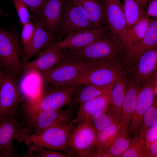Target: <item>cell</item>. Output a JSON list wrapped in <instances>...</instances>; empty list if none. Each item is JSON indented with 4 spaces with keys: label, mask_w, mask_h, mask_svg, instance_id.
Instances as JSON below:
<instances>
[{
    "label": "cell",
    "mask_w": 157,
    "mask_h": 157,
    "mask_svg": "<svg viewBox=\"0 0 157 157\" xmlns=\"http://www.w3.org/2000/svg\"><path fill=\"white\" fill-rule=\"evenodd\" d=\"M67 51L69 55L94 62L126 63L123 46L110 31L86 47Z\"/></svg>",
    "instance_id": "obj_1"
},
{
    "label": "cell",
    "mask_w": 157,
    "mask_h": 157,
    "mask_svg": "<svg viewBox=\"0 0 157 157\" xmlns=\"http://www.w3.org/2000/svg\"><path fill=\"white\" fill-rule=\"evenodd\" d=\"M50 85L42 91L36 99L28 103L26 107L28 119L43 111L61 109L72 102L79 85Z\"/></svg>",
    "instance_id": "obj_2"
},
{
    "label": "cell",
    "mask_w": 157,
    "mask_h": 157,
    "mask_svg": "<svg viewBox=\"0 0 157 157\" xmlns=\"http://www.w3.org/2000/svg\"><path fill=\"white\" fill-rule=\"evenodd\" d=\"M75 125L73 120L69 123L54 126L39 133L28 134L21 132L17 135L15 140L19 143L24 142L28 145L35 144L45 148L65 151L69 154V138Z\"/></svg>",
    "instance_id": "obj_3"
},
{
    "label": "cell",
    "mask_w": 157,
    "mask_h": 157,
    "mask_svg": "<svg viewBox=\"0 0 157 157\" xmlns=\"http://www.w3.org/2000/svg\"><path fill=\"white\" fill-rule=\"evenodd\" d=\"M92 62L68 54L50 70L39 76L42 81L47 85H72Z\"/></svg>",
    "instance_id": "obj_4"
},
{
    "label": "cell",
    "mask_w": 157,
    "mask_h": 157,
    "mask_svg": "<svg viewBox=\"0 0 157 157\" xmlns=\"http://www.w3.org/2000/svg\"><path fill=\"white\" fill-rule=\"evenodd\" d=\"M126 63H108L92 62L72 85L83 84L103 86L123 77L129 72Z\"/></svg>",
    "instance_id": "obj_5"
},
{
    "label": "cell",
    "mask_w": 157,
    "mask_h": 157,
    "mask_svg": "<svg viewBox=\"0 0 157 157\" xmlns=\"http://www.w3.org/2000/svg\"><path fill=\"white\" fill-rule=\"evenodd\" d=\"M20 37L15 29L0 27V64L15 75L22 69Z\"/></svg>",
    "instance_id": "obj_6"
},
{
    "label": "cell",
    "mask_w": 157,
    "mask_h": 157,
    "mask_svg": "<svg viewBox=\"0 0 157 157\" xmlns=\"http://www.w3.org/2000/svg\"><path fill=\"white\" fill-rule=\"evenodd\" d=\"M71 133L68 141L70 153L78 157H88L96 147L97 133L90 119L78 124Z\"/></svg>",
    "instance_id": "obj_7"
},
{
    "label": "cell",
    "mask_w": 157,
    "mask_h": 157,
    "mask_svg": "<svg viewBox=\"0 0 157 157\" xmlns=\"http://www.w3.org/2000/svg\"><path fill=\"white\" fill-rule=\"evenodd\" d=\"M157 76L154 75L138 86L135 111L129 127V131L138 135L143 116L152 104L157 92Z\"/></svg>",
    "instance_id": "obj_8"
},
{
    "label": "cell",
    "mask_w": 157,
    "mask_h": 157,
    "mask_svg": "<svg viewBox=\"0 0 157 157\" xmlns=\"http://www.w3.org/2000/svg\"><path fill=\"white\" fill-rule=\"evenodd\" d=\"M60 31L61 35L81 30L97 28L90 21L84 10L72 0H65Z\"/></svg>",
    "instance_id": "obj_9"
},
{
    "label": "cell",
    "mask_w": 157,
    "mask_h": 157,
    "mask_svg": "<svg viewBox=\"0 0 157 157\" xmlns=\"http://www.w3.org/2000/svg\"><path fill=\"white\" fill-rule=\"evenodd\" d=\"M15 74L4 69L0 81V120L16 113L20 100Z\"/></svg>",
    "instance_id": "obj_10"
},
{
    "label": "cell",
    "mask_w": 157,
    "mask_h": 157,
    "mask_svg": "<svg viewBox=\"0 0 157 157\" xmlns=\"http://www.w3.org/2000/svg\"><path fill=\"white\" fill-rule=\"evenodd\" d=\"M106 21L109 31L123 46L127 45L128 29L124 5L120 0H102Z\"/></svg>",
    "instance_id": "obj_11"
},
{
    "label": "cell",
    "mask_w": 157,
    "mask_h": 157,
    "mask_svg": "<svg viewBox=\"0 0 157 157\" xmlns=\"http://www.w3.org/2000/svg\"><path fill=\"white\" fill-rule=\"evenodd\" d=\"M68 55L67 49L59 47L55 42L41 51L34 60L23 63L22 70L40 75L50 70Z\"/></svg>",
    "instance_id": "obj_12"
},
{
    "label": "cell",
    "mask_w": 157,
    "mask_h": 157,
    "mask_svg": "<svg viewBox=\"0 0 157 157\" xmlns=\"http://www.w3.org/2000/svg\"><path fill=\"white\" fill-rule=\"evenodd\" d=\"M17 113L0 120V157H17V151L13 149L14 141L20 132L23 123Z\"/></svg>",
    "instance_id": "obj_13"
},
{
    "label": "cell",
    "mask_w": 157,
    "mask_h": 157,
    "mask_svg": "<svg viewBox=\"0 0 157 157\" xmlns=\"http://www.w3.org/2000/svg\"><path fill=\"white\" fill-rule=\"evenodd\" d=\"M73 110L68 107L43 111L28 119L29 124L33 133H39L52 127L70 122L74 119Z\"/></svg>",
    "instance_id": "obj_14"
},
{
    "label": "cell",
    "mask_w": 157,
    "mask_h": 157,
    "mask_svg": "<svg viewBox=\"0 0 157 157\" xmlns=\"http://www.w3.org/2000/svg\"><path fill=\"white\" fill-rule=\"evenodd\" d=\"M109 30L107 26L73 32L67 34L64 39L56 41V42L57 46L62 49H80L97 40L107 33Z\"/></svg>",
    "instance_id": "obj_15"
},
{
    "label": "cell",
    "mask_w": 157,
    "mask_h": 157,
    "mask_svg": "<svg viewBox=\"0 0 157 157\" xmlns=\"http://www.w3.org/2000/svg\"><path fill=\"white\" fill-rule=\"evenodd\" d=\"M64 0H47L37 15L41 25L56 35L60 31Z\"/></svg>",
    "instance_id": "obj_16"
},
{
    "label": "cell",
    "mask_w": 157,
    "mask_h": 157,
    "mask_svg": "<svg viewBox=\"0 0 157 157\" xmlns=\"http://www.w3.org/2000/svg\"><path fill=\"white\" fill-rule=\"evenodd\" d=\"M130 69L137 86L157 74V47L144 53Z\"/></svg>",
    "instance_id": "obj_17"
},
{
    "label": "cell",
    "mask_w": 157,
    "mask_h": 157,
    "mask_svg": "<svg viewBox=\"0 0 157 157\" xmlns=\"http://www.w3.org/2000/svg\"><path fill=\"white\" fill-rule=\"evenodd\" d=\"M126 92L122 105L119 123L121 129L128 131L136 104L138 86L130 71L126 78Z\"/></svg>",
    "instance_id": "obj_18"
},
{
    "label": "cell",
    "mask_w": 157,
    "mask_h": 157,
    "mask_svg": "<svg viewBox=\"0 0 157 157\" xmlns=\"http://www.w3.org/2000/svg\"><path fill=\"white\" fill-rule=\"evenodd\" d=\"M110 105V94L99 95L79 105L76 116L73 121L76 124L86 119L91 120L97 114L108 110Z\"/></svg>",
    "instance_id": "obj_19"
},
{
    "label": "cell",
    "mask_w": 157,
    "mask_h": 157,
    "mask_svg": "<svg viewBox=\"0 0 157 157\" xmlns=\"http://www.w3.org/2000/svg\"><path fill=\"white\" fill-rule=\"evenodd\" d=\"M31 15V21L35 26V31L27 62L56 41L55 35L41 25L37 16L32 13Z\"/></svg>",
    "instance_id": "obj_20"
},
{
    "label": "cell",
    "mask_w": 157,
    "mask_h": 157,
    "mask_svg": "<svg viewBox=\"0 0 157 157\" xmlns=\"http://www.w3.org/2000/svg\"><path fill=\"white\" fill-rule=\"evenodd\" d=\"M156 47H157V18L151 19L143 38L126 61L128 66L131 67L144 53Z\"/></svg>",
    "instance_id": "obj_21"
},
{
    "label": "cell",
    "mask_w": 157,
    "mask_h": 157,
    "mask_svg": "<svg viewBox=\"0 0 157 157\" xmlns=\"http://www.w3.org/2000/svg\"><path fill=\"white\" fill-rule=\"evenodd\" d=\"M113 84L103 86L86 84L79 85L72 101L68 107L74 110L76 106L99 95L110 94Z\"/></svg>",
    "instance_id": "obj_22"
},
{
    "label": "cell",
    "mask_w": 157,
    "mask_h": 157,
    "mask_svg": "<svg viewBox=\"0 0 157 157\" xmlns=\"http://www.w3.org/2000/svg\"><path fill=\"white\" fill-rule=\"evenodd\" d=\"M85 11L91 22L97 27L107 26L102 0H72Z\"/></svg>",
    "instance_id": "obj_23"
},
{
    "label": "cell",
    "mask_w": 157,
    "mask_h": 157,
    "mask_svg": "<svg viewBox=\"0 0 157 157\" xmlns=\"http://www.w3.org/2000/svg\"><path fill=\"white\" fill-rule=\"evenodd\" d=\"M128 73L114 83L110 94V105L108 111L119 121L126 92V78Z\"/></svg>",
    "instance_id": "obj_24"
},
{
    "label": "cell",
    "mask_w": 157,
    "mask_h": 157,
    "mask_svg": "<svg viewBox=\"0 0 157 157\" xmlns=\"http://www.w3.org/2000/svg\"><path fill=\"white\" fill-rule=\"evenodd\" d=\"M151 20L149 18H144L128 30L125 51L126 61L142 39Z\"/></svg>",
    "instance_id": "obj_25"
},
{
    "label": "cell",
    "mask_w": 157,
    "mask_h": 157,
    "mask_svg": "<svg viewBox=\"0 0 157 157\" xmlns=\"http://www.w3.org/2000/svg\"><path fill=\"white\" fill-rule=\"evenodd\" d=\"M124 11L128 31L146 18L147 12L137 0H124Z\"/></svg>",
    "instance_id": "obj_26"
},
{
    "label": "cell",
    "mask_w": 157,
    "mask_h": 157,
    "mask_svg": "<svg viewBox=\"0 0 157 157\" xmlns=\"http://www.w3.org/2000/svg\"><path fill=\"white\" fill-rule=\"evenodd\" d=\"M128 132L121 129L108 148L103 151L107 157H121L126 151L131 140Z\"/></svg>",
    "instance_id": "obj_27"
},
{
    "label": "cell",
    "mask_w": 157,
    "mask_h": 157,
    "mask_svg": "<svg viewBox=\"0 0 157 157\" xmlns=\"http://www.w3.org/2000/svg\"><path fill=\"white\" fill-rule=\"evenodd\" d=\"M120 129V123H116L97 132L96 148L101 151L106 149Z\"/></svg>",
    "instance_id": "obj_28"
},
{
    "label": "cell",
    "mask_w": 157,
    "mask_h": 157,
    "mask_svg": "<svg viewBox=\"0 0 157 157\" xmlns=\"http://www.w3.org/2000/svg\"><path fill=\"white\" fill-rule=\"evenodd\" d=\"M34 31V25L32 21L22 26L20 41L23 63L27 61Z\"/></svg>",
    "instance_id": "obj_29"
},
{
    "label": "cell",
    "mask_w": 157,
    "mask_h": 157,
    "mask_svg": "<svg viewBox=\"0 0 157 157\" xmlns=\"http://www.w3.org/2000/svg\"><path fill=\"white\" fill-rule=\"evenodd\" d=\"M121 157H150V156L143 138L136 135Z\"/></svg>",
    "instance_id": "obj_30"
},
{
    "label": "cell",
    "mask_w": 157,
    "mask_h": 157,
    "mask_svg": "<svg viewBox=\"0 0 157 157\" xmlns=\"http://www.w3.org/2000/svg\"><path fill=\"white\" fill-rule=\"evenodd\" d=\"M157 123V97L154 100L152 105L145 113L139 127L138 135L143 138L148 129Z\"/></svg>",
    "instance_id": "obj_31"
},
{
    "label": "cell",
    "mask_w": 157,
    "mask_h": 157,
    "mask_svg": "<svg viewBox=\"0 0 157 157\" xmlns=\"http://www.w3.org/2000/svg\"><path fill=\"white\" fill-rule=\"evenodd\" d=\"M91 120L96 133L113 124L119 123L108 110L95 115Z\"/></svg>",
    "instance_id": "obj_32"
},
{
    "label": "cell",
    "mask_w": 157,
    "mask_h": 157,
    "mask_svg": "<svg viewBox=\"0 0 157 157\" xmlns=\"http://www.w3.org/2000/svg\"><path fill=\"white\" fill-rule=\"evenodd\" d=\"M28 151L25 155L20 157H29L34 152H36L37 154H33L31 157H68L71 156L68 154L63 153L56 151L51 150L45 148L35 144L28 145Z\"/></svg>",
    "instance_id": "obj_33"
},
{
    "label": "cell",
    "mask_w": 157,
    "mask_h": 157,
    "mask_svg": "<svg viewBox=\"0 0 157 157\" xmlns=\"http://www.w3.org/2000/svg\"><path fill=\"white\" fill-rule=\"evenodd\" d=\"M13 1L22 26L31 21V15L28 6L21 0Z\"/></svg>",
    "instance_id": "obj_34"
},
{
    "label": "cell",
    "mask_w": 157,
    "mask_h": 157,
    "mask_svg": "<svg viewBox=\"0 0 157 157\" xmlns=\"http://www.w3.org/2000/svg\"><path fill=\"white\" fill-rule=\"evenodd\" d=\"M143 138L148 149L152 143L157 141V123L148 129Z\"/></svg>",
    "instance_id": "obj_35"
},
{
    "label": "cell",
    "mask_w": 157,
    "mask_h": 157,
    "mask_svg": "<svg viewBox=\"0 0 157 157\" xmlns=\"http://www.w3.org/2000/svg\"><path fill=\"white\" fill-rule=\"evenodd\" d=\"M2 0H0L1 1ZM28 7L32 13L36 15L44 3L47 0H21Z\"/></svg>",
    "instance_id": "obj_36"
},
{
    "label": "cell",
    "mask_w": 157,
    "mask_h": 157,
    "mask_svg": "<svg viewBox=\"0 0 157 157\" xmlns=\"http://www.w3.org/2000/svg\"><path fill=\"white\" fill-rule=\"evenodd\" d=\"M146 18L157 17V0H149L146 10Z\"/></svg>",
    "instance_id": "obj_37"
},
{
    "label": "cell",
    "mask_w": 157,
    "mask_h": 157,
    "mask_svg": "<svg viewBox=\"0 0 157 157\" xmlns=\"http://www.w3.org/2000/svg\"><path fill=\"white\" fill-rule=\"evenodd\" d=\"M150 157H157V141L152 143L148 148Z\"/></svg>",
    "instance_id": "obj_38"
},
{
    "label": "cell",
    "mask_w": 157,
    "mask_h": 157,
    "mask_svg": "<svg viewBox=\"0 0 157 157\" xmlns=\"http://www.w3.org/2000/svg\"><path fill=\"white\" fill-rule=\"evenodd\" d=\"M140 3L144 9L146 10L147 7V2L148 0H137Z\"/></svg>",
    "instance_id": "obj_39"
},
{
    "label": "cell",
    "mask_w": 157,
    "mask_h": 157,
    "mask_svg": "<svg viewBox=\"0 0 157 157\" xmlns=\"http://www.w3.org/2000/svg\"><path fill=\"white\" fill-rule=\"evenodd\" d=\"M9 16V15L7 13L4 11L0 8V17H8Z\"/></svg>",
    "instance_id": "obj_40"
},
{
    "label": "cell",
    "mask_w": 157,
    "mask_h": 157,
    "mask_svg": "<svg viewBox=\"0 0 157 157\" xmlns=\"http://www.w3.org/2000/svg\"><path fill=\"white\" fill-rule=\"evenodd\" d=\"M3 69V68L0 64V81L1 79L2 73Z\"/></svg>",
    "instance_id": "obj_41"
}]
</instances>
